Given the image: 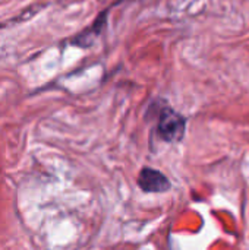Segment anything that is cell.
I'll use <instances>...</instances> for the list:
<instances>
[{"label":"cell","mask_w":249,"mask_h":250,"mask_svg":"<svg viewBox=\"0 0 249 250\" xmlns=\"http://www.w3.org/2000/svg\"><path fill=\"white\" fill-rule=\"evenodd\" d=\"M138 186L144 192L161 193L170 189V182L161 171L150 167H144L138 176Z\"/></svg>","instance_id":"obj_2"},{"label":"cell","mask_w":249,"mask_h":250,"mask_svg":"<svg viewBox=\"0 0 249 250\" xmlns=\"http://www.w3.org/2000/svg\"><path fill=\"white\" fill-rule=\"evenodd\" d=\"M107 16H109V9L103 10V12L98 15V18L94 21V23H92L88 29H85L84 32H81L72 42H73V44H78V45H81V47L90 45V44L94 41V38H97V37L101 34V31L104 29V26H106V23H107Z\"/></svg>","instance_id":"obj_3"},{"label":"cell","mask_w":249,"mask_h":250,"mask_svg":"<svg viewBox=\"0 0 249 250\" xmlns=\"http://www.w3.org/2000/svg\"><path fill=\"white\" fill-rule=\"evenodd\" d=\"M186 132V119L173 110L170 105L164 104L157 114L156 133L164 142H179Z\"/></svg>","instance_id":"obj_1"}]
</instances>
